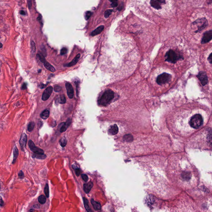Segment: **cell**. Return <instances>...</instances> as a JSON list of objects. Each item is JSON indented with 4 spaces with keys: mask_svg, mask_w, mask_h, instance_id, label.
<instances>
[{
    "mask_svg": "<svg viewBox=\"0 0 212 212\" xmlns=\"http://www.w3.org/2000/svg\"><path fill=\"white\" fill-rule=\"evenodd\" d=\"M114 98V92L112 90H107L99 99L98 101L99 105L102 106H106L109 105Z\"/></svg>",
    "mask_w": 212,
    "mask_h": 212,
    "instance_id": "6da1fadb",
    "label": "cell"
},
{
    "mask_svg": "<svg viewBox=\"0 0 212 212\" xmlns=\"http://www.w3.org/2000/svg\"><path fill=\"white\" fill-rule=\"evenodd\" d=\"M28 145L30 149L34 153L32 154L33 158H36L38 159H45L46 155L44 154V152L43 150L35 146V144L32 141L29 140Z\"/></svg>",
    "mask_w": 212,
    "mask_h": 212,
    "instance_id": "7a4b0ae2",
    "label": "cell"
},
{
    "mask_svg": "<svg viewBox=\"0 0 212 212\" xmlns=\"http://www.w3.org/2000/svg\"><path fill=\"white\" fill-rule=\"evenodd\" d=\"M165 61L170 63L175 64L177 61L181 59H183L182 56L177 54L175 51L173 50H169L167 52L165 56Z\"/></svg>",
    "mask_w": 212,
    "mask_h": 212,
    "instance_id": "3957f363",
    "label": "cell"
},
{
    "mask_svg": "<svg viewBox=\"0 0 212 212\" xmlns=\"http://www.w3.org/2000/svg\"><path fill=\"white\" fill-rule=\"evenodd\" d=\"M203 123V119L201 115L196 114L191 117L189 122L191 127L194 129H198L202 125Z\"/></svg>",
    "mask_w": 212,
    "mask_h": 212,
    "instance_id": "277c9868",
    "label": "cell"
},
{
    "mask_svg": "<svg viewBox=\"0 0 212 212\" xmlns=\"http://www.w3.org/2000/svg\"><path fill=\"white\" fill-rule=\"evenodd\" d=\"M171 78V75L169 74L163 73L158 76L157 78L156 82L158 85H163L169 82Z\"/></svg>",
    "mask_w": 212,
    "mask_h": 212,
    "instance_id": "5b68a950",
    "label": "cell"
},
{
    "mask_svg": "<svg viewBox=\"0 0 212 212\" xmlns=\"http://www.w3.org/2000/svg\"><path fill=\"white\" fill-rule=\"evenodd\" d=\"M197 77L198 78L202 85L205 86L208 83V77L207 76L206 72L201 71L199 72Z\"/></svg>",
    "mask_w": 212,
    "mask_h": 212,
    "instance_id": "8992f818",
    "label": "cell"
},
{
    "mask_svg": "<svg viewBox=\"0 0 212 212\" xmlns=\"http://www.w3.org/2000/svg\"><path fill=\"white\" fill-rule=\"evenodd\" d=\"M212 39V30L205 32L201 39V43L205 44L208 43Z\"/></svg>",
    "mask_w": 212,
    "mask_h": 212,
    "instance_id": "52a82bcc",
    "label": "cell"
},
{
    "mask_svg": "<svg viewBox=\"0 0 212 212\" xmlns=\"http://www.w3.org/2000/svg\"><path fill=\"white\" fill-rule=\"evenodd\" d=\"M196 21L198 22V23H200L199 24L201 25L198 27V29L197 30V31L195 32L196 33L201 32L208 25V22L206 18H205L198 19Z\"/></svg>",
    "mask_w": 212,
    "mask_h": 212,
    "instance_id": "ba28073f",
    "label": "cell"
},
{
    "mask_svg": "<svg viewBox=\"0 0 212 212\" xmlns=\"http://www.w3.org/2000/svg\"><path fill=\"white\" fill-rule=\"evenodd\" d=\"M53 88L52 86H49L46 89L43 93L42 96V100L45 101L49 98L52 93L53 92Z\"/></svg>",
    "mask_w": 212,
    "mask_h": 212,
    "instance_id": "9c48e42d",
    "label": "cell"
},
{
    "mask_svg": "<svg viewBox=\"0 0 212 212\" xmlns=\"http://www.w3.org/2000/svg\"><path fill=\"white\" fill-rule=\"evenodd\" d=\"M66 89L67 90L68 96L69 98L72 99L74 97V90L73 86L70 83L67 82L65 84Z\"/></svg>",
    "mask_w": 212,
    "mask_h": 212,
    "instance_id": "30bf717a",
    "label": "cell"
},
{
    "mask_svg": "<svg viewBox=\"0 0 212 212\" xmlns=\"http://www.w3.org/2000/svg\"><path fill=\"white\" fill-rule=\"evenodd\" d=\"M165 3V1H155V0H152L150 2V5L153 8L155 9H160L161 8V4H163Z\"/></svg>",
    "mask_w": 212,
    "mask_h": 212,
    "instance_id": "8fae6325",
    "label": "cell"
},
{
    "mask_svg": "<svg viewBox=\"0 0 212 212\" xmlns=\"http://www.w3.org/2000/svg\"><path fill=\"white\" fill-rule=\"evenodd\" d=\"M27 142V136L25 134H23L21 135L20 140V144L22 150H24L26 146Z\"/></svg>",
    "mask_w": 212,
    "mask_h": 212,
    "instance_id": "7c38bea8",
    "label": "cell"
},
{
    "mask_svg": "<svg viewBox=\"0 0 212 212\" xmlns=\"http://www.w3.org/2000/svg\"><path fill=\"white\" fill-rule=\"evenodd\" d=\"M93 184L91 181L86 183L83 185L84 191L86 193H88L93 188Z\"/></svg>",
    "mask_w": 212,
    "mask_h": 212,
    "instance_id": "4fadbf2b",
    "label": "cell"
},
{
    "mask_svg": "<svg viewBox=\"0 0 212 212\" xmlns=\"http://www.w3.org/2000/svg\"><path fill=\"white\" fill-rule=\"evenodd\" d=\"M80 56H81V54H78V55L76 56L75 58L71 62L67 64H66V65H64V66H65V67H71L72 66L76 65V64H77L78 61L79 59H80Z\"/></svg>",
    "mask_w": 212,
    "mask_h": 212,
    "instance_id": "5bb4252c",
    "label": "cell"
},
{
    "mask_svg": "<svg viewBox=\"0 0 212 212\" xmlns=\"http://www.w3.org/2000/svg\"><path fill=\"white\" fill-rule=\"evenodd\" d=\"M118 130H119V129H118L117 125L116 124L114 125H112L110 128L109 129V134L112 135L117 134L118 133Z\"/></svg>",
    "mask_w": 212,
    "mask_h": 212,
    "instance_id": "9a60e30c",
    "label": "cell"
},
{
    "mask_svg": "<svg viewBox=\"0 0 212 212\" xmlns=\"http://www.w3.org/2000/svg\"><path fill=\"white\" fill-rule=\"evenodd\" d=\"M104 28H105V27L103 25L99 26L98 27L96 28L95 30L91 32V35L92 36H95L98 35L99 34H100L102 32Z\"/></svg>",
    "mask_w": 212,
    "mask_h": 212,
    "instance_id": "2e32d148",
    "label": "cell"
},
{
    "mask_svg": "<svg viewBox=\"0 0 212 212\" xmlns=\"http://www.w3.org/2000/svg\"><path fill=\"white\" fill-rule=\"evenodd\" d=\"M91 202L93 205V206L94 209L96 210H100L101 209V205L100 203L97 201H95L93 199H92L91 200Z\"/></svg>",
    "mask_w": 212,
    "mask_h": 212,
    "instance_id": "e0dca14e",
    "label": "cell"
},
{
    "mask_svg": "<svg viewBox=\"0 0 212 212\" xmlns=\"http://www.w3.org/2000/svg\"><path fill=\"white\" fill-rule=\"evenodd\" d=\"M44 67L47 68V70L49 71H50L52 72H54L56 71V69H55L54 67L53 66H52L50 63L47 62L46 61L44 63Z\"/></svg>",
    "mask_w": 212,
    "mask_h": 212,
    "instance_id": "ac0fdd59",
    "label": "cell"
},
{
    "mask_svg": "<svg viewBox=\"0 0 212 212\" xmlns=\"http://www.w3.org/2000/svg\"><path fill=\"white\" fill-rule=\"evenodd\" d=\"M83 201L84 205L86 210H87L88 212H93V211L90 209V206L89 205L88 200V199L85 197H83Z\"/></svg>",
    "mask_w": 212,
    "mask_h": 212,
    "instance_id": "d6986e66",
    "label": "cell"
},
{
    "mask_svg": "<svg viewBox=\"0 0 212 212\" xmlns=\"http://www.w3.org/2000/svg\"><path fill=\"white\" fill-rule=\"evenodd\" d=\"M18 155H19V151L18 148L15 146L13 148V164L15 163L16 160L18 157Z\"/></svg>",
    "mask_w": 212,
    "mask_h": 212,
    "instance_id": "ffe728a7",
    "label": "cell"
},
{
    "mask_svg": "<svg viewBox=\"0 0 212 212\" xmlns=\"http://www.w3.org/2000/svg\"><path fill=\"white\" fill-rule=\"evenodd\" d=\"M207 140L208 144L212 147V129L208 131L207 136Z\"/></svg>",
    "mask_w": 212,
    "mask_h": 212,
    "instance_id": "44dd1931",
    "label": "cell"
},
{
    "mask_svg": "<svg viewBox=\"0 0 212 212\" xmlns=\"http://www.w3.org/2000/svg\"><path fill=\"white\" fill-rule=\"evenodd\" d=\"M49 116V111L48 110H44L40 115V117L43 119H46Z\"/></svg>",
    "mask_w": 212,
    "mask_h": 212,
    "instance_id": "7402d4cb",
    "label": "cell"
},
{
    "mask_svg": "<svg viewBox=\"0 0 212 212\" xmlns=\"http://www.w3.org/2000/svg\"><path fill=\"white\" fill-rule=\"evenodd\" d=\"M31 54L32 56H34L35 54V52H36V47H35V44L34 41H32L31 42Z\"/></svg>",
    "mask_w": 212,
    "mask_h": 212,
    "instance_id": "603a6c76",
    "label": "cell"
},
{
    "mask_svg": "<svg viewBox=\"0 0 212 212\" xmlns=\"http://www.w3.org/2000/svg\"><path fill=\"white\" fill-rule=\"evenodd\" d=\"M38 201L41 204H44L46 203L47 198L46 196L44 195H41L38 198Z\"/></svg>",
    "mask_w": 212,
    "mask_h": 212,
    "instance_id": "cb8c5ba5",
    "label": "cell"
},
{
    "mask_svg": "<svg viewBox=\"0 0 212 212\" xmlns=\"http://www.w3.org/2000/svg\"><path fill=\"white\" fill-rule=\"evenodd\" d=\"M123 139L127 142H130L133 140V137L130 134H127L124 135Z\"/></svg>",
    "mask_w": 212,
    "mask_h": 212,
    "instance_id": "d4e9b609",
    "label": "cell"
},
{
    "mask_svg": "<svg viewBox=\"0 0 212 212\" xmlns=\"http://www.w3.org/2000/svg\"><path fill=\"white\" fill-rule=\"evenodd\" d=\"M58 101H59V103L61 104H64L66 103V99L64 95H60V97H59V100H58Z\"/></svg>",
    "mask_w": 212,
    "mask_h": 212,
    "instance_id": "484cf974",
    "label": "cell"
},
{
    "mask_svg": "<svg viewBox=\"0 0 212 212\" xmlns=\"http://www.w3.org/2000/svg\"><path fill=\"white\" fill-rule=\"evenodd\" d=\"M59 142H60V145L62 147H64L67 145V140L65 137H62V139H61L59 141Z\"/></svg>",
    "mask_w": 212,
    "mask_h": 212,
    "instance_id": "4316f807",
    "label": "cell"
},
{
    "mask_svg": "<svg viewBox=\"0 0 212 212\" xmlns=\"http://www.w3.org/2000/svg\"><path fill=\"white\" fill-rule=\"evenodd\" d=\"M35 126V124L34 122H31L29 123L28 124V127H27V130L28 131L30 132L32 131V130H33V129H34Z\"/></svg>",
    "mask_w": 212,
    "mask_h": 212,
    "instance_id": "83f0119b",
    "label": "cell"
},
{
    "mask_svg": "<svg viewBox=\"0 0 212 212\" xmlns=\"http://www.w3.org/2000/svg\"><path fill=\"white\" fill-rule=\"evenodd\" d=\"M44 191V193L46 195V197L47 198H49V185L47 184L45 185Z\"/></svg>",
    "mask_w": 212,
    "mask_h": 212,
    "instance_id": "f1b7e54d",
    "label": "cell"
},
{
    "mask_svg": "<svg viewBox=\"0 0 212 212\" xmlns=\"http://www.w3.org/2000/svg\"><path fill=\"white\" fill-rule=\"evenodd\" d=\"M37 56L38 58H39V60L41 61V62H42V63L44 64V63L46 61L45 57H44V55H43L42 54H37Z\"/></svg>",
    "mask_w": 212,
    "mask_h": 212,
    "instance_id": "f546056e",
    "label": "cell"
},
{
    "mask_svg": "<svg viewBox=\"0 0 212 212\" xmlns=\"http://www.w3.org/2000/svg\"><path fill=\"white\" fill-rule=\"evenodd\" d=\"M68 128V127H67V125H66V123H64L62 125V126L61 127V128H60V132L63 133L64 132H65V131L67 130Z\"/></svg>",
    "mask_w": 212,
    "mask_h": 212,
    "instance_id": "4dcf8cb0",
    "label": "cell"
},
{
    "mask_svg": "<svg viewBox=\"0 0 212 212\" xmlns=\"http://www.w3.org/2000/svg\"><path fill=\"white\" fill-rule=\"evenodd\" d=\"M113 12L112 10H107L105 13V18H108Z\"/></svg>",
    "mask_w": 212,
    "mask_h": 212,
    "instance_id": "1f68e13d",
    "label": "cell"
},
{
    "mask_svg": "<svg viewBox=\"0 0 212 212\" xmlns=\"http://www.w3.org/2000/svg\"><path fill=\"white\" fill-rule=\"evenodd\" d=\"M92 15V13L90 11H88L86 12L85 15V19L86 20H88L90 17Z\"/></svg>",
    "mask_w": 212,
    "mask_h": 212,
    "instance_id": "d6a6232c",
    "label": "cell"
},
{
    "mask_svg": "<svg viewBox=\"0 0 212 212\" xmlns=\"http://www.w3.org/2000/svg\"><path fill=\"white\" fill-rule=\"evenodd\" d=\"M61 90V88L60 87V86L58 85H56L54 86V90L55 92H60Z\"/></svg>",
    "mask_w": 212,
    "mask_h": 212,
    "instance_id": "836d02e7",
    "label": "cell"
},
{
    "mask_svg": "<svg viewBox=\"0 0 212 212\" xmlns=\"http://www.w3.org/2000/svg\"><path fill=\"white\" fill-rule=\"evenodd\" d=\"M67 51H68V49H67V48H65V47H64V48H62L61 50V51H60L61 55H64L65 54H66L67 52Z\"/></svg>",
    "mask_w": 212,
    "mask_h": 212,
    "instance_id": "e575fe53",
    "label": "cell"
},
{
    "mask_svg": "<svg viewBox=\"0 0 212 212\" xmlns=\"http://www.w3.org/2000/svg\"><path fill=\"white\" fill-rule=\"evenodd\" d=\"M81 176H82V178L83 180L85 182H87L88 180V176H87V175H86V174H82Z\"/></svg>",
    "mask_w": 212,
    "mask_h": 212,
    "instance_id": "d590c367",
    "label": "cell"
},
{
    "mask_svg": "<svg viewBox=\"0 0 212 212\" xmlns=\"http://www.w3.org/2000/svg\"><path fill=\"white\" fill-rule=\"evenodd\" d=\"M112 2V4H111V6L112 7H117L118 5V1H110Z\"/></svg>",
    "mask_w": 212,
    "mask_h": 212,
    "instance_id": "8d00e7d4",
    "label": "cell"
},
{
    "mask_svg": "<svg viewBox=\"0 0 212 212\" xmlns=\"http://www.w3.org/2000/svg\"><path fill=\"white\" fill-rule=\"evenodd\" d=\"M81 172V171L80 169L76 168L75 169V172H76V175H77V176H79L80 175Z\"/></svg>",
    "mask_w": 212,
    "mask_h": 212,
    "instance_id": "74e56055",
    "label": "cell"
},
{
    "mask_svg": "<svg viewBox=\"0 0 212 212\" xmlns=\"http://www.w3.org/2000/svg\"><path fill=\"white\" fill-rule=\"evenodd\" d=\"M18 176H19V178L21 179H23L24 177V174L23 171H20L18 174Z\"/></svg>",
    "mask_w": 212,
    "mask_h": 212,
    "instance_id": "f35d334b",
    "label": "cell"
},
{
    "mask_svg": "<svg viewBox=\"0 0 212 212\" xmlns=\"http://www.w3.org/2000/svg\"><path fill=\"white\" fill-rule=\"evenodd\" d=\"M208 60L209 63L210 64H212V52L209 55V56L208 58Z\"/></svg>",
    "mask_w": 212,
    "mask_h": 212,
    "instance_id": "ab89813d",
    "label": "cell"
},
{
    "mask_svg": "<svg viewBox=\"0 0 212 212\" xmlns=\"http://www.w3.org/2000/svg\"><path fill=\"white\" fill-rule=\"evenodd\" d=\"M27 3H28V8L29 9H31V7H32V1H27Z\"/></svg>",
    "mask_w": 212,
    "mask_h": 212,
    "instance_id": "60d3db41",
    "label": "cell"
},
{
    "mask_svg": "<svg viewBox=\"0 0 212 212\" xmlns=\"http://www.w3.org/2000/svg\"><path fill=\"white\" fill-rule=\"evenodd\" d=\"M37 20H38V21L40 23H42V22H41L42 20V16L41 15H39V16H38V17L37 18Z\"/></svg>",
    "mask_w": 212,
    "mask_h": 212,
    "instance_id": "b9f144b4",
    "label": "cell"
},
{
    "mask_svg": "<svg viewBox=\"0 0 212 212\" xmlns=\"http://www.w3.org/2000/svg\"><path fill=\"white\" fill-rule=\"evenodd\" d=\"M27 84H26V83H24L23 84V85H22V90H25V89H27Z\"/></svg>",
    "mask_w": 212,
    "mask_h": 212,
    "instance_id": "7bdbcfd3",
    "label": "cell"
},
{
    "mask_svg": "<svg viewBox=\"0 0 212 212\" xmlns=\"http://www.w3.org/2000/svg\"><path fill=\"white\" fill-rule=\"evenodd\" d=\"M0 205H1V206H4V202H3V200H2L1 197V204H0Z\"/></svg>",
    "mask_w": 212,
    "mask_h": 212,
    "instance_id": "ee69618b",
    "label": "cell"
},
{
    "mask_svg": "<svg viewBox=\"0 0 212 212\" xmlns=\"http://www.w3.org/2000/svg\"><path fill=\"white\" fill-rule=\"evenodd\" d=\"M46 85H44V84H41L40 86H39V88L41 89H43L45 88V87H46Z\"/></svg>",
    "mask_w": 212,
    "mask_h": 212,
    "instance_id": "f6af8a7d",
    "label": "cell"
},
{
    "mask_svg": "<svg viewBox=\"0 0 212 212\" xmlns=\"http://www.w3.org/2000/svg\"><path fill=\"white\" fill-rule=\"evenodd\" d=\"M20 14L22 15H26L25 12L24 10H20Z\"/></svg>",
    "mask_w": 212,
    "mask_h": 212,
    "instance_id": "bcb514c9",
    "label": "cell"
},
{
    "mask_svg": "<svg viewBox=\"0 0 212 212\" xmlns=\"http://www.w3.org/2000/svg\"><path fill=\"white\" fill-rule=\"evenodd\" d=\"M30 212H34V210L33 209H31L30 210Z\"/></svg>",
    "mask_w": 212,
    "mask_h": 212,
    "instance_id": "7dc6e473",
    "label": "cell"
},
{
    "mask_svg": "<svg viewBox=\"0 0 212 212\" xmlns=\"http://www.w3.org/2000/svg\"><path fill=\"white\" fill-rule=\"evenodd\" d=\"M2 46H3V44H2V43H1V48H2Z\"/></svg>",
    "mask_w": 212,
    "mask_h": 212,
    "instance_id": "c3c4849f",
    "label": "cell"
},
{
    "mask_svg": "<svg viewBox=\"0 0 212 212\" xmlns=\"http://www.w3.org/2000/svg\"><path fill=\"white\" fill-rule=\"evenodd\" d=\"M41 72V69H40V70H39V71H38V73H40V72Z\"/></svg>",
    "mask_w": 212,
    "mask_h": 212,
    "instance_id": "681fc988",
    "label": "cell"
}]
</instances>
